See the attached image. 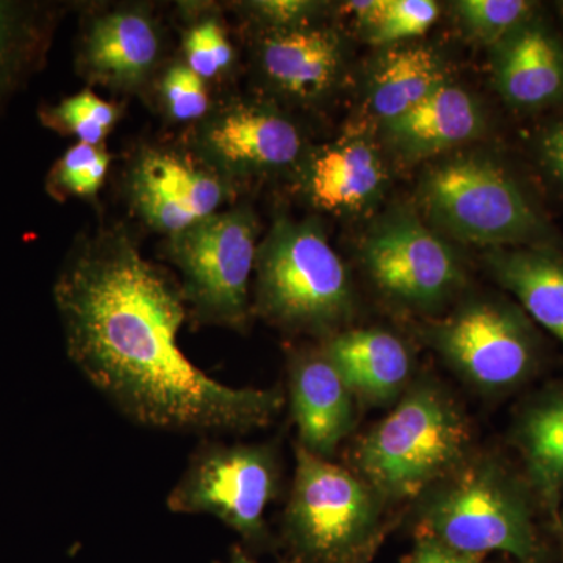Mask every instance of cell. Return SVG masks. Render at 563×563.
<instances>
[{
    "mask_svg": "<svg viewBox=\"0 0 563 563\" xmlns=\"http://www.w3.org/2000/svg\"><path fill=\"white\" fill-rule=\"evenodd\" d=\"M410 563H481V558L457 553L431 537H424L415 548Z\"/></svg>",
    "mask_w": 563,
    "mask_h": 563,
    "instance_id": "obj_32",
    "label": "cell"
},
{
    "mask_svg": "<svg viewBox=\"0 0 563 563\" xmlns=\"http://www.w3.org/2000/svg\"><path fill=\"white\" fill-rule=\"evenodd\" d=\"M377 547H379V543L373 544L372 548H368L365 553L358 555V558L354 559L351 563H372L373 555L376 553Z\"/></svg>",
    "mask_w": 563,
    "mask_h": 563,
    "instance_id": "obj_34",
    "label": "cell"
},
{
    "mask_svg": "<svg viewBox=\"0 0 563 563\" xmlns=\"http://www.w3.org/2000/svg\"><path fill=\"white\" fill-rule=\"evenodd\" d=\"M455 10L473 38L496 46L532 20L536 3L526 0H462L455 3Z\"/></svg>",
    "mask_w": 563,
    "mask_h": 563,
    "instance_id": "obj_26",
    "label": "cell"
},
{
    "mask_svg": "<svg viewBox=\"0 0 563 563\" xmlns=\"http://www.w3.org/2000/svg\"><path fill=\"white\" fill-rule=\"evenodd\" d=\"M533 490L551 512L563 496V393L533 404L517 431Z\"/></svg>",
    "mask_w": 563,
    "mask_h": 563,
    "instance_id": "obj_22",
    "label": "cell"
},
{
    "mask_svg": "<svg viewBox=\"0 0 563 563\" xmlns=\"http://www.w3.org/2000/svg\"><path fill=\"white\" fill-rule=\"evenodd\" d=\"M163 106L173 120L199 122L209 114L210 99L206 80L185 63H176L163 74Z\"/></svg>",
    "mask_w": 563,
    "mask_h": 563,
    "instance_id": "obj_28",
    "label": "cell"
},
{
    "mask_svg": "<svg viewBox=\"0 0 563 563\" xmlns=\"http://www.w3.org/2000/svg\"><path fill=\"white\" fill-rule=\"evenodd\" d=\"M279 487V461L268 444L210 442L191 455L166 504L174 514L213 515L246 542L258 543Z\"/></svg>",
    "mask_w": 563,
    "mask_h": 563,
    "instance_id": "obj_8",
    "label": "cell"
},
{
    "mask_svg": "<svg viewBox=\"0 0 563 563\" xmlns=\"http://www.w3.org/2000/svg\"><path fill=\"white\" fill-rule=\"evenodd\" d=\"M363 262L377 287L404 306L433 309L462 285L461 263L412 214H393L369 233Z\"/></svg>",
    "mask_w": 563,
    "mask_h": 563,
    "instance_id": "obj_10",
    "label": "cell"
},
{
    "mask_svg": "<svg viewBox=\"0 0 563 563\" xmlns=\"http://www.w3.org/2000/svg\"><path fill=\"white\" fill-rule=\"evenodd\" d=\"M388 3L390 0H365V2H347L344 3V11H346L352 20L358 27L369 35L376 31L377 25L380 24L385 13H387Z\"/></svg>",
    "mask_w": 563,
    "mask_h": 563,
    "instance_id": "obj_33",
    "label": "cell"
},
{
    "mask_svg": "<svg viewBox=\"0 0 563 563\" xmlns=\"http://www.w3.org/2000/svg\"><path fill=\"white\" fill-rule=\"evenodd\" d=\"M422 525L431 539L481 558L506 553L531 563L537 544L525 488L499 463H463L440 481L422 506Z\"/></svg>",
    "mask_w": 563,
    "mask_h": 563,
    "instance_id": "obj_4",
    "label": "cell"
},
{
    "mask_svg": "<svg viewBox=\"0 0 563 563\" xmlns=\"http://www.w3.org/2000/svg\"><path fill=\"white\" fill-rule=\"evenodd\" d=\"M493 74L499 95L515 109L563 101V46L532 18L495 46Z\"/></svg>",
    "mask_w": 563,
    "mask_h": 563,
    "instance_id": "obj_16",
    "label": "cell"
},
{
    "mask_svg": "<svg viewBox=\"0 0 563 563\" xmlns=\"http://www.w3.org/2000/svg\"><path fill=\"white\" fill-rule=\"evenodd\" d=\"M258 20L268 22L273 29H290L306 25L318 10V3L306 0H263L250 3Z\"/></svg>",
    "mask_w": 563,
    "mask_h": 563,
    "instance_id": "obj_30",
    "label": "cell"
},
{
    "mask_svg": "<svg viewBox=\"0 0 563 563\" xmlns=\"http://www.w3.org/2000/svg\"><path fill=\"white\" fill-rule=\"evenodd\" d=\"M558 5H559V11H561V16H562V20H563V2L558 3Z\"/></svg>",
    "mask_w": 563,
    "mask_h": 563,
    "instance_id": "obj_36",
    "label": "cell"
},
{
    "mask_svg": "<svg viewBox=\"0 0 563 563\" xmlns=\"http://www.w3.org/2000/svg\"><path fill=\"white\" fill-rule=\"evenodd\" d=\"M185 65L203 80L231 68L233 49L224 29L214 18L196 22L184 40Z\"/></svg>",
    "mask_w": 563,
    "mask_h": 563,
    "instance_id": "obj_27",
    "label": "cell"
},
{
    "mask_svg": "<svg viewBox=\"0 0 563 563\" xmlns=\"http://www.w3.org/2000/svg\"><path fill=\"white\" fill-rule=\"evenodd\" d=\"M224 177L201 161L169 150H147L128 177L132 207L155 231L172 236L218 213L228 199Z\"/></svg>",
    "mask_w": 563,
    "mask_h": 563,
    "instance_id": "obj_12",
    "label": "cell"
},
{
    "mask_svg": "<svg viewBox=\"0 0 563 563\" xmlns=\"http://www.w3.org/2000/svg\"><path fill=\"white\" fill-rule=\"evenodd\" d=\"M41 120L54 131L76 136L77 143L102 146L117 124L118 110L95 91L84 90L44 109Z\"/></svg>",
    "mask_w": 563,
    "mask_h": 563,
    "instance_id": "obj_24",
    "label": "cell"
},
{
    "mask_svg": "<svg viewBox=\"0 0 563 563\" xmlns=\"http://www.w3.org/2000/svg\"><path fill=\"white\" fill-rule=\"evenodd\" d=\"M484 117L468 92L444 84L412 110L385 122L396 150L406 157H429L476 139Z\"/></svg>",
    "mask_w": 563,
    "mask_h": 563,
    "instance_id": "obj_18",
    "label": "cell"
},
{
    "mask_svg": "<svg viewBox=\"0 0 563 563\" xmlns=\"http://www.w3.org/2000/svg\"><path fill=\"white\" fill-rule=\"evenodd\" d=\"M255 307L287 331L318 333L350 318L346 266L317 222L280 218L258 244Z\"/></svg>",
    "mask_w": 563,
    "mask_h": 563,
    "instance_id": "obj_3",
    "label": "cell"
},
{
    "mask_svg": "<svg viewBox=\"0 0 563 563\" xmlns=\"http://www.w3.org/2000/svg\"><path fill=\"white\" fill-rule=\"evenodd\" d=\"M421 201L433 224L492 247L550 244L551 231L520 185L483 157L454 158L429 174Z\"/></svg>",
    "mask_w": 563,
    "mask_h": 563,
    "instance_id": "obj_7",
    "label": "cell"
},
{
    "mask_svg": "<svg viewBox=\"0 0 563 563\" xmlns=\"http://www.w3.org/2000/svg\"><path fill=\"white\" fill-rule=\"evenodd\" d=\"M257 239L258 222L250 207L218 211L168 236L166 257L179 269L181 298L192 320L247 328Z\"/></svg>",
    "mask_w": 563,
    "mask_h": 563,
    "instance_id": "obj_6",
    "label": "cell"
},
{
    "mask_svg": "<svg viewBox=\"0 0 563 563\" xmlns=\"http://www.w3.org/2000/svg\"><path fill=\"white\" fill-rule=\"evenodd\" d=\"M470 428L450 395L412 388L355 450V465L380 498L420 495L465 463Z\"/></svg>",
    "mask_w": 563,
    "mask_h": 563,
    "instance_id": "obj_2",
    "label": "cell"
},
{
    "mask_svg": "<svg viewBox=\"0 0 563 563\" xmlns=\"http://www.w3.org/2000/svg\"><path fill=\"white\" fill-rule=\"evenodd\" d=\"M384 184L383 161L363 139L342 141L322 151L307 174L310 199L333 213L365 209L376 201Z\"/></svg>",
    "mask_w": 563,
    "mask_h": 563,
    "instance_id": "obj_20",
    "label": "cell"
},
{
    "mask_svg": "<svg viewBox=\"0 0 563 563\" xmlns=\"http://www.w3.org/2000/svg\"><path fill=\"white\" fill-rule=\"evenodd\" d=\"M258 68L269 85L296 101L331 90L342 68L339 36L324 27L272 29L258 46Z\"/></svg>",
    "mask_w": 563,
    "mask_h": 563,
    "instance_id": "obj_15",
    "label": "cell"
},
{
    "mask_svg": "<svg viewBox=\"0 0 563 563\" xmlns=\"http://www.w3.org/2000/svg\"><path fill=\"white\" fill-rule=\"evenodd\" d=\"M47 33V20L36 7L0 2V102L35 68Z\"/></svg>",
    "mask_w": 563,
    "mask_h": 563,
    "instance_id": "obj_23",
    "label": "cell"
},
{
    "mask_svg": "<svg viewBox=\"0 0 563 563\" xmlns=\"http://www.w3.org/2000/svg\"><path fill=\"white\" fill-rule=\"evenodd\" d=\"M110 154L102 146L77 143L62 155L47 177V190L58 199L92 198L101 190Z\"/></svg>",
    "mask_w": 563,
    "mask_h": 563,
    "instance_id": "obj_25",
    "label": "cell"
},
{
    "mask_svg": "<svg viewBox=\"0 0 563 563\" xmlns=\"http://www.w3.org/2000/svg\"><path fill=\"white\" fill-rule=\"evenodd\" d=\"M70 361L125 417L146 428L242 433L284 407L280 388L218 383L181 352L188 317L176 284L122 229L74 247L54 288Z\"/></svg>",
    "mask_w": 563,
    "mask_h": 563,
    "instance_id": "obj_1",
    "label": "cell"
},
{
    "mask_svg": "<svg viewBox=\"0 0 563 563\" xmlns=\"http://www.w3.org/2000/svg\"><path fill=\"white\" fill-rule=\"evenodd\" d=\"M322 351L352 395L369 404L391 402L412 373L406 344L380 329L340 333Z\"/></svg>",
    "mask_w": 563,
    "mask_h": 563,
    "instance_id": "obj_17",
    "label": "cell"
},
{
    "mask_svg": "<svg viewBox=\"0 0 563 563\" xmlns=\"http://www.w3.org/2000/svg\"><path fill=\"white\" fill-rule=\"evenodd\" d=\"M493 276L563 344V252L551 244L492 247Z\"/></svg>",
    "mask_w": 563,
    "mask_h": 563,
    "instance_id": "obj_19",
    "label": "cell"
},
{
    "mask_svg": "<svg viewBox=\"0 0 563 563\" xmlns=\"http://www.w3.org/2000/svg\"><path fill=\"white\" fill-rule=\"evenodd\" d=\"M453 368L483 390H506L529 376L537 347L523 313L501 302L468 303L432 332Z\"/></svg>",
    "mask_w": 563,
    "mask_h": 563,
    "instance_id": "obj_9",
    "label": "cell"
},
{
    "mask_svg": "<svg viewBox=\"0 0 563 563\" xmlns=\"http://www.w3.org/2000/svg\"><path fill=\"white\" fill-rule=\"evenodd\" d=\"M157 21L139 7H121L88 24L77 66L85 79L118 91H136L162 62Z\"/></svg>",
    "mask_w": 563,
    "mask_h": 563,
    "instance_id": "obj_13",
    "label": "cell"
},
{
    "mask_svg": "<svg viewBox=\"0 0 563 563\" xmlns=\"http://www.w3.org/2000/svg\"><path fill=\"white\" fill-rule=\"evenodd\" d=\"M537 152L544 172L563 190V117L551 122L540 132Z\"/></svg>",
    "mask_w": 563,
    "mask_h": 563,
    "instance_id": "obj_31",
    "label": "cell"
},
{
    "mask_svg": "<svg viewBox=\"0 0 563 563\" xmlns=\"http://www.w3.org/2000/svg\"><path fill=\"white\" fill-rule=\"evenodd\" d=\"M446 81L443 63L435 52L422 46L387 52L374 70L369 102L385 122L401 117L424 101Z\"/></svg>",
    "mask_w": 563,
    "mask_h": 563,
    "instance_id": "obj_21",
    "label": "cell"
},
{
    "mask_svg": "<svg viewBox=\"0 0 563 563\" xmlns=\"http://www.w3.org/2000/svg\"><path fill=\"white\" fill-rule=\"evenodd\" d=\"M290 399L299 446L331 457L354 428V395L324 351L299 352L292 357Z\"/></svg>",
    "mask_w": 563,
    "mask_h": 563,
    "instance_id": "obj_14",
    "label": "cell"
},
{
    "mask_svg": "<svg viewBox=\"0 0 563 563\" xmlns=\"http://www.w3.org/2000/svg\"><path fill=\"white\" fill-rule=\"evenodd\" d=\"M229 563H255L254 561H251L250 558H247L246 554L243 553L240 548H233L232 554H231V561Z\"/></svg>",
    "mask_w": 563,
    "mask_h": 563,
    "instance_id": "obj_35",
    "label": "cell"
},
{
    "mask_svg": "<svg viewBox=\"0 0 563 563\" xmlns=\"http://www.w3.org/2000/svg\"><path fill=\"white\" fill-rule=\"evenodd\" d=\"M192 147L203 165L228 180L290 168L301 157L303 140L279 111L232 102L198 122Z\"/></svg>",
    "mask_w": 563,
    "mask_h": 563,
    "instance_id": "obj_11",
    "label": "cell"
},
{
    "mask_svg": "<svg viewBox=\"0 0 563 563\" xmlns=\"http://www.w3.org/2000/svg\"><path fill=\"white\" fill-rule=\"evenodd\" d=\"M433 0H390L387 13L369 35L373 44H393L424 35L439 18Z\"/></svg>",
    "mask_w": 563,
    "mask_h": 563,
    "instance_id": "obj_29",
    "label": "cell"
},
{
    "mask_svg": "<svg viewBox=\"0 0 563 563\" xmlns=\"http://www.w3.org/2000/svg\"><path fill=\"white\" fill-rule=\"evenodd\" d=\"M380 496L343 466L296 446L284 517L292 550L309 563H351L380 542Z\"/></svg>",
    "mask_w": 563,
    "mask_h": 563,
    "instance_id": "obj_5",
    "label": "cell"
}]
</instances>
